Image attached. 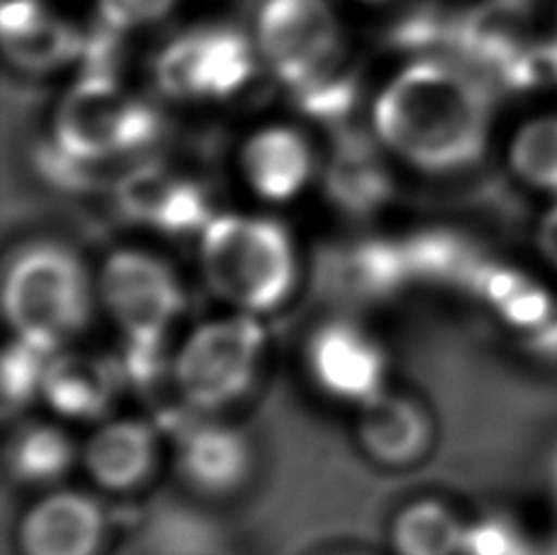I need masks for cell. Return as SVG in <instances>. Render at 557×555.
I'll list each match as a JSON object with an SVG mask.
<instances>
[{"label":"cell","mask_w":557,"mask_h":555,"mask_svg":"<svg viewBox=\"0 0 557 555\" xmlns=\"http://www.w3.org/2000/svg\"><path fill=\"white\" fill-rule=\"evenodd\" d=\"M157 460V431L139 419L101 421L82 451L86 474L106 492L139 488L154 472Z\"/></svg>","instance_id":"5bb4252c"},{"label":"cell","mask_w":557,"mask_h":555,"mask_svg":"<svg viewBox=\"0 0 557 555\" xmlns=\"http://www.w3.org/2000/svg\"><path fill=\"white\" fill-rule=\"evenodd\" d=\"M178 0H96L101 25L115 35L152 27L172 15Z\"/></svg>","instance_id":"484cf974"},{"label":"cell","mask_w":557,"mask_h":555,"mask_svg":"<svg viewBox=\"0 0 557 555\" xmlns=\"http://www.w3.org/2000/svg\"><path fill=\"white\" fill-rule=\"evenodd\" d=\"M255 39L223 23L196 25L166 42L154 59L159 91L182 103L227 101L260 69Z\"/></svg>","instance_id":"52a82bcc"},{"label":"cell","mask_w":557,"mask_h":555,"mask_svg":"<svg viewBox=\"0 0 557 555\" xmlns=\"http://www.w3.org/2000/svg\"><path fill=\"white\" fill-rule=\"evenodd\" d=\"M76 448L52 423H27L8 445V468L20 484L49 488L72 470Z\"/></svg>","instance_id":"d6986e66"},{"label":"cell","mask_w":557,"mask_h":555,"mask_svg":"<svg viewBox=\"0 0 557 555\" xmlns=\"http://www.w3.org/2000/svg\"><path fill=\"white\" fill-rule=\"evenodd\" d=\"M509 166L525 186L557 196V113L531 118L513 133Z\"/></svg>","instance_id":"7402d4cb"},{"label":"cell","mask_w":557,"mask_h":555,"mask_svg":"<svg viewBox=\"0 0 557 555\" xmlns=\"http://www.w3.org/2000/svg\"><path fill=\"white\" fill-rule=\"evenodd\" d=\"M91 280L78 257L57 243L23 247L5 267L3 313L17 341L59 353L86 329Z\"/></svg>","instance_id":"3957f363"},{"label":"cell","mask_w":557,"mask_h":555,"mask_svg":"<svg viewBox=\"0 0 557 555\" xmlns=\"http://www.w3.org/2000/svg\"><path fill=\"white\" fill-rule=\"evenodd\" d=\"M462 555H539L523 531L504 517L467 523Z\"/></svg>","instance_id":"d4e9b609"},{"label":"cell","mask_w":557,"mask_h":555,"mask_svg":"<svg viewBox=\"0 0 557 555\" xmlns=\"http://www.w3.org/2000/svg\"><path fill=\"white\" fill-rule=\"evenodd\" d=\"M362 3H384V0H362Z\"/></svg>","instance_id":"83f0119b"},{"label":"cell","mask_w":557,"mask_h":555,"mask_svg":"<svg viewBox=\"0 0 557 555\" xmlns=\"http://www.w3.org/2000/svg\"><path fill=\"white\" fill-rule=\"evenodd\" d=\"M380 140L347 137L335 145L325 164V194L341 211L350 215H370L392 198V172L380 152Z\"/></svg>","instance_id":"e0dca14e"},{"label":"cell","mask_w":557,"mask_h":555,"mask_svg":"<svg viewBox=\"0 0 557 555\" xmlns=\"http://www.w3.org/2000/svg\"><path fill=\"white\" fill-rule=\"evenodd\" d=\"M555 488H557V462H555Z\"/></svg>","instance_id":"f1b7e54d"},{"label":"cell","mask_w":557,"mask_h":555,"mask_svg":"<svg viewBox=\"0 0 557 555\" xmlns=\"http://www.w3.org/2000/svg\"><path fill=\"white\" fill-rule=\"evenodd\" d=\"M157 111L111 74H84L62 96L52 143L66 162L98 164L143 152L157 140Z\"/></svg>","instance_id":"277c9868"},{"label":"cell","mask_w":557,"mask_h":555,"mask_svg":"<svg viewBox=\"0 0 557 555\" xmlns=\"http://www.w3.org/2000/svg\"><path fill=\"white\" fill-rule=\"evenodd\" d=\"M252 39L260 62L292 94L343 69L345 35L331 0H264Z\"/></svg>","instance_id":"8992f818"},{"label":"cell","mask_w":557,"mask_h":555,"mask_svg":"<svg viewBox=\"0 0 557 555\" xmlns=\"http://www.w3.org/2000/svg\"><path fill=\"white\" fill-rule=\"evenodd\" d=\"M240 174L262 201L286 203L311 184L315 157L308 137L292 125H264L240 147Z\"/></svg>","instance_id":"4fadbf2b"},{"label":"cell","mask_w":557,"mask_h":555,"mask_svg":"<svg viewBox=\"0 0 557 555\" xmlns=\"http://www.w3.org/2000/svg\"><path fill=\"white\" fill-rule=\"evenodd\" d=\"M123 377L117 362L59 350L49 360L42 399L59 419L101 423L111 411Z\"/></svg>","instance_id":"9a60e30c"},{"label":"cell","mask_w":557,"mask_h":555,"mask_svg":"<svg viewBox=\"0 0 557 555\" xmlns=\"http://www.w3.org/2000/svg\"><path fill=\"white\" fill-rule=\"evenodd\" d=\"M198 260L208 289L235 311L252 316L282 306L298 276L292 235L264 215H213L201 231Z\"/></svg>","instance_id":"7a4b0ae2"},{"label":"cell","mask_w":557,"mask_h":555,"mask_svg":"<svg viewBox=\"0 0 557 555\" xmlns=\"http://www.w3.org/2000/svg\"><path fill=\"white\" fill-rule=\"evenodd\" d=\"M467 523L437 499L409 504L392 527V546L399 555H462Z\"/></svg>","instance_id":"ffe728a7"},{"label":"cell","mask_w":557,"mask_h":555,"mask_svg":"<svg viewBox=\"0 0 557 555\" xmlns=\"http://www.w3.org/2000/svg\"><path fill=\"white\" fill-rule=\"evenodd\" d=\"M308 368L315 384L335 399L360 406L384 392V353L380 343L355 323L321 325L308 341Z\"/></svg>","instance_id":"9c48e42d"},{"label":"cell","mask_w":557,"mask_h":555,"mask_svg":"<svg viewBox=\"0 0 557 555\" xmlns=\"http://www.w3.org/2000/svg\"><path fill=\"white\" fill-rule=\"evenodd\" d=\"M108 533V514L96 497L78 490H52L17 523L20 555H98Z\"/></svg>","instance_id":"30bf717a"},{"label":"cell","mask_w":557,"mask_h":555,"mask_svg":"<svg viewBox=\"0 0 557 555\" xmlns=\"http://www.w3.org/2000/svg\"><path fill=\"white\" fill-rule=\"evenodd\" d=\"M52 355L57 353H47L17 338L10 345L3 358V402L8 411L42 399V384Z\"/></svg>","instance_id":"603a6c76"},{"label":"cell","mask_w":557,"mask_h":555,"mask_svg":"<svg viewBox=\"0 0 557 555\" xmlns=\"http://www.w3.org/2000/svg\"><path fill=\"white\" fill-rule=\"evenodd\" d=\"M178 470L196 490L225 494L240 484L252 465L250 443L227 425L201 423L178 439Z\"/></svg>","instance_id":"ac0fdd59"},{"label":"cell","mask_w":557,"mask_h":555,"mask_svg":"<svg viewBox=\"0 0 557 555\" xmlns=\"http://www.w3.org/2000/svg\"><path fill=\"white\" fill-rule=\"evenodd\" d=\"M0 35L5 57L23 72H57L86 54L82 33L39 0H5Z\"/></svg>","instance_id":"7c38bea8"},{"label":"cell","mask_w":557,"mask_h":555,"mask_svg":"<svg viewBox=\"0 0 557 555\" xmlns=\"http://www.w3.org/2000/svg\"><path fill=\"white\" fill-rule=\"evenodd\" d=\"M96 296L121 331L125 348L159 350L178 313L184 289L164 260L145 250H117L101 267Z\"/></svg>","instance_id":"ba28073f"},{"label":"cell","mask_w":557,"mask_h":555,"mask_svg":"<svg viewBox=\"0 0 557 555\" xmlns=\"http://www.w3.org/2000/svg\"><path fill=\"white\" fill-rule=\"evenodd\" d=\"M267 345L260 316L233 311L186 335L174 358V384L191 409L208 414L250 392Z\"/></svg>","instance_id":"5b68a950"},{"label":"cell","mask_w":557,"mask_h":555,"mask_svg":"<svg viewBox=\"0 0 557 555\" xmlns=\"http://www.w3.org/2000/svg\"><path fill=\"white\" fill-rule=\"evenodd\" d=\"M539 245H541L543 255L548 257V262H553L557 267V201L543 218L541 231H539Z\"/></svg>","instance_id":"4316f807"},{"label":"cell","mask_w":557,"mask_h":555,"mask_svg":"<svg viewBox=\"0 0 557 555\" xmlns=\"http://www.w3.org/2000/svg\"><path fill=\"white\" fill-rule=\"evenodd\" d=\"M296 106L301 108L306 115H311L318 123H341L345 115L352 111L357 101V84L352 74L335 72L331 76L321 78L306 88H298L292 94Z\"/></svg>","instance_id":"cb8c5ba5"},{"label":"cell","mask_w":557,"mask_h":555,"mask_svg":"<svg viewBox=\"0 0 557 555\" xmlns=\"http://www.w3.org/2000/svg\"><path fill=\"white\" fill-rule=\"evenodd\" d=\"M476 284L502 319L521 331L541 333L553 323V301L550 294L523 274L504 267L476 272Z\"/></svg>","instance_id":"44dd1931"},{"label":"cell","mask_w":557,"mask_h":555,"mask_svg":"<svg viewBox=\"0 0 557 555\" xmlns=\"http://www.w3.org/2000/svg\"><path fill=\"white\" fill-rule=\"evenodd\" d=\"M117 203L137 223L164 233H201L211 223L203 188L166 166H139L117 188Z\"/></svg>","instance_id":"8fae6325"},{"label":"cell","mask_w":557,"mask_h":555,"mask_svg":"<svg viewBox=\"0 0 557 555\" xmlns=\"http://www.w3.org/2000/svg\"><path fill=\"white\" fill-rule=\"evenodd\" d=\"M494 98L480 74L447 59H416L374 101V137L396 160L450 174L482 160L492 137Z\"/></svg>","instance_id":"6da1fadb"},{"label":"cell","mask_w":557,"mask_h":555,"mask_svg":"<svg viewBox=\"0 0 557 555\" xmlns=\"http://www.w3.org/2000/svg\"><path fill=\"white\" fill-rule=\"evenodd\" d=\"M357 435L364 453L382 465L416 462L431 445V419L409 396L382 392L360 404Z\"/></svg>","instance_id":"2e32d148"}]
</instances>
